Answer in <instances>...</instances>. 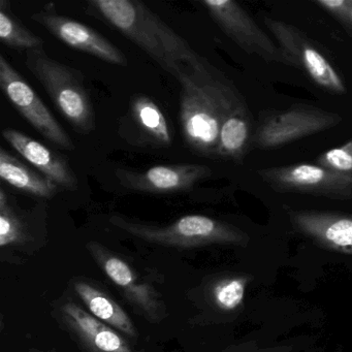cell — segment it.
<instances>
[{"label":"cell","instance_id":"obj_1","mask_svg":"<svg viewBox=\"0 0 352 352\" xmlns=\"http://www.w3.org/2000/svg\"><path fill=\"white\" fill-rule=\"evenodd\" d=\"M87 10L137 45L176 79L186 69L207 65L185 38L141 1L89 0Z\"/></svg>","mask_w":352,"mask_h":352},{"label":"cell","instance_id":"obj_2","mask_svg":"<svg viewBox=\"0 0 352 352\" xmlns=\"http://www.w3.org/2000/svg\"><path fill=\"white\" fill-rule=\"evenodd\" d=\"M177 80L181 85L180 125L185 143L192 151L215 158L222 123L244 100L208 63L201 69L182 72Z\"/></svg>","mask_w":352,"mask_h":352},{"label":"cell","instance_id":"obj_3","mask_svg":"<svg viewBox=\"0 0 352 352\" xmlns=\"http://www.w3.org/2000/svg\"><path fill=\"white\" fill-rule=\"evenodd\" d=\"M112 226L152 244L178 248L211 245L245 247L250 238L236 226L204 215H187L166 226L138 221L125 216H111Z\"/></svg>","mask_w":352,"mask_h":352},{"label":"cell","instance_id":"obj_4","mask_svg":"<svg viewBox=\"0 0 352 352\" xmlns=\"http://www.w3.org/2000/svg\"><path fill=\"white\" fill-rule=\"evenodd\" d=\"M25 65L72 127L80 135L94 133L96 114L83 74L48 56L43 48L28 51Z\"/></svg>","mask_w":352,"mask_h":352},{"label":"cell","instance_id":"obj_5","mask_svg":"<svg viewBox=\"0 0 352 352\" xmlns=\"http://www.w3.org/2000/svg\"><path fill=\"white\" fill-rule=\"evenodd\" d=\"M342 120L337 113L308 104H294L284 110L265 112L255 129L253 146L259 150L275 149L333 129Z\"/></svg>","mask_w":352,"mask_h":352},{"label":"cell","instance_id":"obj_6","mask_svg":"<svg viewBox=\"0 0 352 352\" xmlns=\"http://www.w3.org/2000/svg\"><path fill=\"white\" fill-rule=\"evenodd\" d=\"M261 180L279 193H298L336 201L352 199V177L318 164H296L257 170Z\"/></svg>","mask_w":352,"mask_h":352},{"label":"cell","instance_id":"obj_7","mask_svg":"<svg viewBox=\"0 0 352 352\" xmlns=\"http://www.w3.org/2000/svg\"><path fill=\"white\" fill-rule=\"evenodd\" d=\"M263 19L292 67L302 69L317 86L329 94L335 96L347 94L341 76L300 30L270 16H265Z\"/></svg>","mask_w":352,"mask_h":352},{"label":"cell","instance_id":"obj_8","mask_svg":"<svg viewBox=\"0 0 352 352\" xmlns=\"http://www.w3.org/2000/svg\"><path fill=\"white\" fill-rule=\"evenodd\" d=\"M86 248L100 270L139 314L152 323L160 322L166 318L168 312L162 296L144 281L125 259L94 241L88 242Z\"/></svg>","mask_w":352,"mask_h":352},{"label":"cell","instance_id":"obj_9","mask_svg":"<svg viewBox=\"0 0 352 352\" xmlns=\"http://www.w3.org/2000/svg\"><path fill=\"white\" fill-rule=\"evenodd\" d=\"M199 3L218 28L243 51L257 55L267 63L290 65L278 45L238 3L232 0H201Z\"/></svg>","mask_w":352,"mask_h":352},{"label":"cell","instance_id":"obj_10","mask_svg":"<svg viewBox=\"0 0 352 352\" xmlns=\"http://www.w3.org/2000/svg\"><path fill=\"white\" fill-rule=\"evenodd\" d=\"M0 88L20 115L45 139L60 149L75 150V144L69 133L3 55H0Z\"/></svg>","mask_w":352,"mask_h":352},{"label":"cell","instance_id":"obj_11","mask_svg":"<svg viewBox=\"0 0 352 352\" xmlns=\"http://www.w3.org/2000/svg\"><path fill=\"white\" fill-rule=\"evenodd\" d=\"M211 176V168L199 164H162L145 170H116L117 179L125 188L155 195L184 192Z\"/></svg>","mask_w":352,"mask_h":352},{"label":"cell","instance_id":"obj_12","mask_svg":"<svg viewBox=\"0 0 352 352\" xmlns=\"http://www.w3.org/2000/svg\"><path fill=\"white\" fill-rule=\"evenodd\" d=\"M32 21L48 30L63 44L111 65L126 67V56L108 38L86 24L45 10L32 16Z\"/></svg>","mask_w":352,"mask_h":352},{"label":"cell","instance_id":"obj_13","mask_svg":"<svg viewBox=\"0 0 352 352\" xmlns=\"http://www.w3.org/2000/svg\"><path fill=\"white\" fill-rule=\"evenodd\" d=\"M57 320L87 352H138L116 329L67 300L57 309Z\"/></svg>","mask_w":352,"mask_h":352},{"label":"cell","instance_id":"obj_14","mask_svg":"<svg viewBox=\"0 0 352 352\" xmlns=\"http://www.w3.org/2000/svg\"><path fill=\"white\" fill-rule=\"evenodd\" d=\"M289 221L296 232L319 246L352 255V215L300 210L290 212Z\"/></svg>","mask_w":352,"mask_h":352},{"label":"cell","instance_id":"obj_15","mask_svg":"<svg viewBox=\"0 0 352 352\" xmlns=\"http://www.w3.org/2000/svg\"><path fill=\"white\" fill-rule=\"evenodd\" d=\"M3 137L24 160L58 185L61 190L74 191L77 189V176L63 156L17 129H3Z\"/></svg>","mask_w":352,"mask_h":352},{"label":"cell","instance_id":"obj_16","mask_svg":"<svg viewBox=\"0 0 352 352\" xmlns=\"http://www.w3.org/2000/svg\"><path fill=\"white\" fill-rule=\"evenodd\" d=\"M72 286L90 314L127 337L138 338L131 317L102 286L84 278L74 280Z\"/></svg>","mask_w":352,"mask_h":352},{"label":"cell","instance_id":"obj_17","mask_svg":"<svg viewBox=\"0 0 352 352\" xmlns=\"http://www.w3.org/2000/svg\"><path fill=\"white\" fill-rule=\"evenodd\" d=\"M253 135L250 113L241 102L222 123L215 158L242 162L253 145Z\"/></svg>","mask_w":352,"mask_h":352},{"label":"cell","instance_id":"obj_18","mask_svg":"<svg viewBox=\"0 0 352 352\" xmlns=\"http://www.w3.org/2000/svg\"><path fill=\"white\" fill-rule=\"evenodd\" d=\"M0 178L13 188L38 199H51L61 191L52 180L12 155L5 148H0Z\"/></svg>","mask_w":352,"mask_h":352},{"label":"cell","instance_id":"obj_19","mask_svg":"<svg viewBox=\"0 0 352 352\" xmlns=\"http://www.w3.org/2000/svg\"><path fill=\"white\" fill-rule=\"evenodd\" d=\"M129 115L141 137L156 147L173 145V133L168 119L157 104L149 96H133Z\"/></svg>","mask_w":352,"mask_h":352},{"label":"cell","instance_id":"obj_20","mask_svg":"<svg viewBox=\"0 0 352 352\" xmlns=\"http://www.w3.org/2000/svg\"><path fill=\"white\" fill-rule=\"evenodd\" d=\"M253 277L248 274L223 273L212 278L207 286V298L212 307L223 314H236L244 308L247 288Z\"/></svg>","mask_w":352,"mask_h":352},{"label":"cell","instance_id":"obj_21","mask_svg":"<svg viewBox=\"0 0 352 352\" xmlns=\"http://www.w3.org/2000/svg\"><path fill=\"white\" fill-rule=\"evenodd\" d=\"M32 242L25 215L12 203L11 197L0 189V247L20 248Z\"/></svg>","mask_w":352,"mask_h":352},{"label":"cell","instance_id":"obj_22","mask_svg":"<svg viewBox=\"0 0 352 352\" xmlns=\"http://www.w3.org/2000/svg\"><path fill=\"white\" fill-rule=\"evenodd\" d=\"M0 41L8 48L26 52L43 48L44 45L40 36L30 32L16 17L8 0H0Z\"/></svg>","mask_w":352,"mask_h":352},{"label":"cell","instance_id":"obj_23","mask_svg":"<svg viewBox=\"0 0 352 352\" xmlns=\"http://www.w3.org/2000/svg\"><path fill=\"white\" fill-rule=\"evenodd\" d=\"M315 162L327 170L352 177V139L343 146L323 152Z\"/></svg>","mask_w":352,"mask_h":352},{"label":"cell","instance_id":"obj_24","mask_svg":"<svg viewBox=\"0 0 352 352\" xmlns=\"http://www.w3.org/2000/svg\"><path fill=\"white\" fill-rule=\"evenodd\" d=\"M314 3L344 25L347 24L350 12V0H315Z\"/></svg>","mask_w":352,"mask_h":352},{"label":"cell","instance_id":"obj_25","mask_svg":"<svg viewBox=\"0 0 352 352\" xmlns=\"http://www.w3.org/2000/svg\"><path fill=\"white\" fill-rule=\"evenodd\" d=\"M294 351V347L292 345H275V346H267V347H263V346L257 345V344L253 343V342H246V343L240 344V345L230 346V348L226 350L224 352H292Z\"/></svg>","mask_w":352,"mask_h":352},{"label":"cell","instance_id":"obj_26","mask_svg":"<svg viewBox=\"0 0 352 352\" xmlns=\"http://www.w3.org/2000/svg\"><path fill=\"white\" fill-rule=\"evenodd\" d=\"M346 26H349V28H352V0H350V12H349V17H348L347 24Z\"/></svg>","mask_w":352,"mask_h":352},{"label":"cell","instance_id":"obj_27","mask_svg":"<svg viewBox=\"0 0 352 352\" xmlns=\"http://www.w3.org/2000/svg\"><path fill=\"white\" fill-rule=\"evenodd\" d=\"M30 352H42V351H40V350L32 349V350H30Z\"/></svg>","mask_w":352,"mask_h":352}]
</instances>
